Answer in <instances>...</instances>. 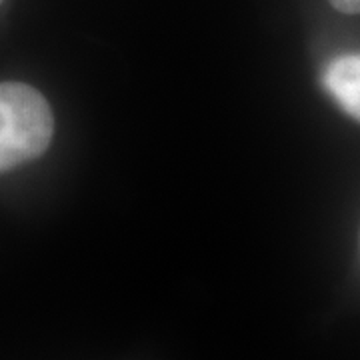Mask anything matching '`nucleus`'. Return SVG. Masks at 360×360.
I'll list each match as a JSON object with an SVG mask.
<instances>
[{"label":"nucleus","instance_id":"7ed1b4c3","mask_svg":"<svg viewBox=\"0 0 360 360\" xmlns=\"http://www.w3.org/2000/svg\"><path fill=\"white\" fill-rule=\"evenodd\" d=\"M330 4L345 14H359L360 8V0H330Z\"/></svg>","mask_w":360,"mask_h":360},{"label":"nucleus","instance_id":"f257e3e1","mask_svg":"<svg viewBox=\"0 0 360 360\" xmlns=\"http://www.w3.org/2000/svg\"><path fill=\"white\" fill-rule=\"evenodd\" d=\"M51 104L25 82H0V172L26 165L51 146Z\"/></svg>","mask_w":360,"mask_h":360},{"label":"nucleus","instance_id":"f03ea898","mask_svg":"<svg viewBox=\"0 0 360 360\" xmlns=\"http://www.w3.org/2000/svg\"><path fill=\"white\" fill-rule=\"evenodd\" d=\"M324 89L333 94L348 115L360 116V58L359 54H345L335 58L324 70Z\"/></svg>","mask_w":360,"mask_h":360},{"label":"nucleus","instance_id":"20e7f679","mask_svg":"<svg viewBox=\"0 0 360 360\" xmlns=\"http://www.w3.org/2000/svg\"><path fill=\"white\" fill-rule=\"evenodd\" d=\"M2 2H4V0H0V4H2Z\"/></svg>","mask_w":360,"mask_h":360}]
</instances>
